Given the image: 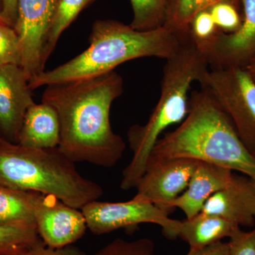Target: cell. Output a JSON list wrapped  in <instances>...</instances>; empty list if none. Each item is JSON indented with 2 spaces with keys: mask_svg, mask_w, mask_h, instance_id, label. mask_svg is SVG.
<instances>
[{
  "mask_svg": "<svg viewBox=\"0 0 255 255\" xmlns=\"http://www.w3.org/2000/svg\"><path fill=\"white\" fill-rule=\"evenodd\" d=\"M59 0H18L15 31L19 38L21 67L28 82L45 71L43 51Z\"/></svg>",
  "mask_w": 255,
  "mask_h": 255,
  "instance_id": "7",
  "label": "cell"
},
{
  "mask_svg": "<svg viewBox=\"0 0 255 255\" xmlns=\"http://www.w3.org/2000/svg\"><path fill=\"white\" fill-rule=\"evenodd\" d=\"M174 158L216 164L255 181V157L227 114L203 87L191 94L187 117L159 139L147 164Z\"/></svg>",
  "mask_w": 255,
  "mask_h": 255,
  "instance_id": "2",
  "label": "cell"
},
{
  "mask_svg": "<svg viewBox=\"0 0 255 255\" xmlns=\"http://www.w3.org/2000/svg\"><path fill=\"white\" fill-rule=\"evenodd\" d=\"M243 19L233 33L220 31L216 36L199 47L210 68L244 67L255 55V0H241Z\"/></svg>",
  "mask_w": 255,
  "mask_h": 255,
  "instance_id": "11",
  "label": "cell"
},
{
  "mask_svg": "<svg viewBox=\"0 0 255 255\" xmlns=\"http://www.w3.org/2000/svg\"><path fill=\"white\" fill-rule=\"evenodd\" d=\"M233 176L231 169L199 161L187 189L171 204V209L182 210L187 219L194 217L211 196L227 187Z\"/></svg>",
  "mask_w": 255,
  "mask_h": 255,
  "instance_id": "14",
  "label": "cell"
},
{
  "mask_svg": "<svg viewBox=\"0 0 255 255\" xmlns=\"http://www.w3.org/2000/svg\"><path fill=\"white\" fill-rule=\"evenodd\" d=\"M21 66H0V136L18 143L25 114L35 103Z\"/></svg>",
  "mask_w": 255,
  "mask_h": 255,
  "instance_id": "12",
  "label": "cell"
},
{
  "mask_svg": "<svg viewBox=\"0 0 255 255\" xmlns=\"http://www.w3.org/2000/svg\"><path fill=\"white\" fill-rule=\"evenodd\" d=\"M133 18L130 26L139 31L162 26L169 0H130Z\"/></svg>",
  "mask_w": 255,
  "mask_h": 255,
  "instance_id": "21",
  "label": "cell"
},
{
  "mask_svg": "<svg viewBox=\"0 0 255 255\" xmlns=\"http://www.w3.org/2000/svg\"><path fill=\"white\" fill-rule=\"evenodd\" d=\"M219 31L209 9L198 13L189 26L191 39L198 47L209 43Z\"/></svg>",
  "mask_w": 255,
  "mask_h": 255,
  "instance_id": "24",
  "label": "cell"
},
{
  "mask_svg": "<svg viewBox=\"0 0 255 255\" xmlns=\"http://www.w3.org/2000/svg\"><path fill=\"white\" fill-rule=\"evenodd\" d=\"M33 197L32 191L0 185V226L35 223Z\"/></svg>",
  "mask_w": 255,
  "mask_h": 255,
  "instance_id": "17",
  "label": "cell"
},
{
  "mask_svg": "<svg viewBox=\"0 0 255 255\" xmlns=\"http://www.w3.org/2000/svg\"><path fill=\"white\" fill-rule=\"evenodd\" d=\"M187 255H230L228 243L220 241L198 251L189 250Z\"/></svg>",
  "mask_w": 255,
  "mask_h": 255,
  "instance_id": "28",
  "label": "cell"
},
{
  "mask_svg": "<svg viewBox=\"0 0 255 255\" xmlns=\"http://www.w3.org/2000/svg\"><path fill=\"white\" fill-rule=\"evenodd\" d=\"M21 50L19 38L14 27L0 22V66H21Z\"/></svg>",
  "mask_w": 255,
  "mask_h": 255,
  "instance_id": "23",
  "label": "cell"
},
{
  "mask_svg": "<svg viewBox=\"0 0 255 255\" xmlns=\"http://www.w3.org/2000/svg\"><path fill=\"white\" fill-rule=\"evenodd\" d=\"M1 11H2V4H1V0H0V22L6 23L2 17V15H1Z\"/></svg>",
  "mask_w": 255,
  "mask_h": 255,
  "instance_id": "31",
  "label": "cell"
},
{
  "mask_svg": "<svg viewBox=\"0 0 255 255\" xmlns=\"http://www.w3.org/2000/svg\"><path fill=\"white\" fill-rule=\"evenodd\" d=\"M33 214L38 236L52 248L72 246L87 229L81 209L65 204L51 194L33 192Z\"/></svg>",
  "mask_w": 255,
  "mask_h": 255,
  "instance_id": "9",
  "label": "cell"
},
{
  "mask_svg": "<svg viewBox=\"0 0 255 255\" xmlns=\"http://www.w3.org/2000/svg\"><path fill=\"white\" fill-rule=\"evenodd\" d=\"M5 141H6V140H4V139L3 138V137L0 136V144L2 143V142H4Z\"/></svg>",
  "mask_w": 255,
  "mask_h": 255,
  "instance_id": "32",
  "label": "cell"
},
{
  "mask_svg": "<svg viewBox=\"0 0 255 255\" xmlns=\"http://www.w3.org/2000/svg\"><path fill=\"white\" fill-rule=\"evenodd\" d=\"M209 10L216 26L223 33H233L241 26L242 19L236 5L222 1L211 6Z\"/></svg>",
  "mask_w": 255,
  "mask_h": 255,
  "instance_id": "25",
  "label": "cell"
},
{
  "mask_svg": "<svg viewBox=\"0 0 255 255\" xmlns=\"http://www.w3.org/2000/svg\"><path fill=\"white\" fill-rule=\"evenodd\" d=\"M252 153H253V156H254V157H255V150L253 151V152H252Z\"/></svg>",
  "mask_w": 255,
  "mask_h": 255,
  "instance_id": "33",
  "label": "cell"
},
{
  "mask_svg": "<svg viewBox=\"0 0 255 255\" xmlns=\"http://www.w3.org/2000/svg\"><path fill=\"white\" fill-rule=\"evenodd\" d=\"M0 185L51 194L79 209L104 194L58 147L30 148L8 141L0 144Z\"/></svg>",
  "mask_w": 255,
  "mask_h": 255,
  "instance_id": "4",
  "label": "cell"
},
{
  "mask_svg": "<svg viewBox=\"0 0 255 255\" xmlns=\"http://www.w3.org/2000/svg\"><path fill=\"white\" fill-rule=\"evenodd\" d=\"M199 160L174 158L148 162L133 198L147 201L170 214V205L186 190Z\"/></svg>",
  "mask_w": 255,
  "mask_h": 255,
  "instance_id": "10",
  "label": "cell"
},
{
  "mask_svg": "<svg viewBox=\"0 0 255 255\" xmlns=\"http://www.w3.org/2000/svg\"><path fill=\"white\" fill-rule=\"evenodd\" d=\"M201 213L219 216L240 227H253L255 224V181L243 174H234L227 187L208 199Z\"/></svg>",
  "mask_w": 255,
  "mask_h": 255,
  "instance_id": "13",
  "label": "cell"
},
{
  "mask_svg": "<svg viewBox=\"0 0 255 255\" xmlns=\"http://www.w3.org/2000/svg\"><path fill=\"white\" fill-rule=\"evenodd\" d=\"M214 97L251 152L255 150V82L244 67L210 68L200 82Z\"/></svg>",
  "mask_w": 255,
  "mask_h": 255,
  "instance_id": "6",
  "label": "cell"
},
{
  "mask_svg": "<svg viewBox=\"0 0 255 255\" xmlns=\"http://www.w3.org/2000/svg\"><path fill=\"white\" fill-rule=\"evenodd\" d=\"M124 92L115 71L97 78L46 86L41 102L51 106L59 119L58 150L73 162L112 167L127 145L110 123L111 107Z\"/></svg>",
  "mask_w": 255,
  "mask_h": 255,
  "instance_id": "1",
  "label": "cell"
},
{
  "mask_svg": "<svg viewBox=\"0 0 255 255\" xmlns=\"http://www.w3.org/2000/svg\"><path fill=\"white\" fill-rule=\"evenodd\" d=\"M87 229L94 235L107 234L122 228L135 227L142 223L161 226L167 236L176 220L169 219V213L147 201L131 200L124 202L92 201L82 208Z\"/></svg>",
  "mask_w": 255,
  "mask_h": 255,
  "instance_id": "8",
  "label": "cell"
},
{
  "mask_svg": "<svg viewBox=\"0 0 255 255\" xmlns=\"http://www.w3.org/2000/svg\"><path fill=\"white\" fill-rule=\"evenodd\" d=\"M95 1L96 0H59L43 51V62L45 65L65 30L75 21L82 10Z\"/></svg>",
  "mask_w": 255,
  "mask_h": 255,
  "instance_id": "20",
  "label": "cell"
},
{
  "mask_svg": "<svg viewBox=\"0 0 255 255\" xmlns=\"http://www.w3.org/2000/svg\"><path fill=\"white\" fill-rule=\"evenodd\" d=\"M222 1L236 5L238 0H169L163 25L180 34H187L198 13Z\"/></svg>",
  "mask_w": 255,
  "mask_h": 255,
  "instance_id": "18",
  "label": "cell"
},
{
  "mask_svg": "<svg viewBox=\"0 0 255 255\" xmlns=\"http://www.w3.org/2000/svg\"><path fill=\"white\" fill-rule=\"evenodd\" d=\"M244 68H246L248 73L251 75V78L255 82V55L253 58L249 60L248 63L245 65Z\"/></svg>",
  "mask_w": 255,
  "mask_h": 255,
  "instance_id": "30",
  "label": "cell"
},
{
  "mask_svg": "<svg viewBox=\"0 0 255 255\" xmlns=\"http://www.w3.org/2000/svg\"><path fill=\"white\" fill-rule=\"evenodd\" d=\"M188 34L165 25L139 31L114 20H98L92 26L90 46L78 56L28 82L30 89L97 78L126 62L155 57L167 59L180 48Z\"/></svg>",
  "mask_w": 255,
  "mask_h": 255,
  "instance_id": "3",
  "label": "cell"
},
{
  "mask_svg": "<svg viewBox=\"0 0 255 255\" xmlns=\"http://www.w3.org/2000/svg\"><path fill=\"white\" fill-rule=\"evenodd\" d=\"M240 228L223 218L200 213L191 219L176 220L167 238H181L191 251H198L222 241L223 238H231Z\"/></svg>",
  "mask_w": 255,
  "mask_h": 255,
  "instance_id": "15",
  "label": "cell"
},
{
  "mask_svg": "<svg viewBox=\"0 0 255 255\" xmlns=\"http://www.w3.org/2000/svg\"><path fill=\"white\" fill-rule=\"evenodd\" d=\"M18 0H1L2 11L1 15L6 24L14 27L17 15Z\"/></svg>",
  "mask_w": 255,
  "mask_h": 255,
  "instance_id": "29",
  "label": "cell"
},
{
  "mask_svg": "<svg viewBox=\"0 0 255 255\" xmlns=\"http://www.w3.org/2000/svg\"><path fill=\"white\" fill-rule=\"evenodd\" d=\"M229 239L230 255H255V228L248 232L240 228Z\"/></svg>",
  "mask_w": 255,
  "mask_h": 255,
  "instance_id": "26",
  "label": "cell"
},
{
  "mask_svg": "<svg viewBox=\"0 0 255 255\" xmlns=\"http://www.w3.org/2000/svg\"><path fill=\"white\" fill-rule=\"evenodd\" d=\"M24 255H88L80 248L68 246L60 248H52L39 241Z\"/></svg>",
  "mask_w": 255,
  "mask_h": 255,
  "instance_id": "27",
  "label": "cell"
},
{
  "mask_svg": "<svg viewBox=\"0 0 255 255\" xmlns=\"http://www.w3.org/2000/svg\"><path fill=\"white\" fill-rule=\"evenodd\" d=\"M60 127L58 114L51 106L34 103L26 112L18 136V145L30 148L58 147Z\"/></svg>",
  "mask_w": 255,
  "mask_h": 255,
  "instance_id": "16",
  "label": "cell"
},
{
  "mask_svg": "<svg viewBox=\"0 0 255 255\" xmlns=\"http://www.w3.org/2000/svg\"><path fill=\"white\" fill-rule=\"evenodd\" d=\"M155 248V243L149 238H140L133 241L117 238L95 255H154Z\"/></svg>",
  "mask_w": 255,
  "mask_h": 255,
  "instance_id": "22",
  "label": "cell"
},
{
  "mask_svg": "<svg viewBox=\"0 0 255 255\" xmlns=\"http://www.w3.org/2000/svg\"><path fill=\"white\" fill-rule=\"evenodd\" d=\"M209 69L206 57L189 33L177 51L166 59L160 97L147 123L132 127V137L138 147L152 150L166 129L185 119L191 85L200 82Z\"/></svg>",
  "mask_w": 255,
  "mask_h": 255,
  "instance_id": "5",
  "label": "cell"
},
{
  "mask_svg": "<svg viewBox=\"0 0 255 255\" xmlns=\"http://www.w3.org/2000/svg\"><path fill=\"white\" fill-rule=\"evenodd\" d=\"M41 240L35 223L0 226V255H24Z\"/></svg>",
  "mask_w": 255,
  "mask_h": 255,
  "instance_id": "19",
  "label": "cell"
}]
</instances>
